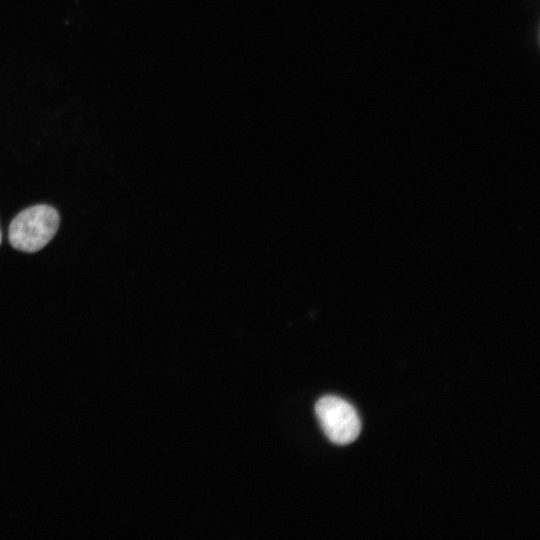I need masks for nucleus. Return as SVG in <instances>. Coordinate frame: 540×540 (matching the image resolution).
Instances as JSON below:
<instances>
[{
	"instance_id": "nucleus-1",
	"label": "nucleus",
	"mask_w": 540,
	"mask_h": 540,
	"mask_svg": "<svg viewBox=\"0 0 540 540\" xmlns=\"http://www.w3.org/2000/svg\"><path fill=\"white\" fill-rule=\"evenodd\" d=\"M59 227L57 211L48 205H36L20 212L9 227L11 245L24 252L42 249Z\"/></svg>"
},
{
	"instance_id": "nucleus-2",
	"label": "nucleus",
	"mask_w": 540,
	"mask_h": 540,
	"mask_svg": "<svg viewBox=\"0 0 540 540\" xmlns=\"http://www.w3.org/2000/svg\"><path fill=\"white\" fill-rule=\"evenodd\" d=\"M315 413L324 433L335 444H349L360 434L361 422L355 408L340 397L320 398Z\"/></svg>"
},
{
	"instance_id": "nucleus-3",
	"label": "nucleus",
	"mask_w": 540,
	"mask_h": 540,
	"mask_svg": "<svg viewBox=\"0 0 540 540\" xmlns=\"http://www.w3.org/2000/svg\"><path fill=\"white\" fill-rule=\"evenodd\" d=\"M0 242H1V233H0Z\"/></svg>"
}]
</instances>
